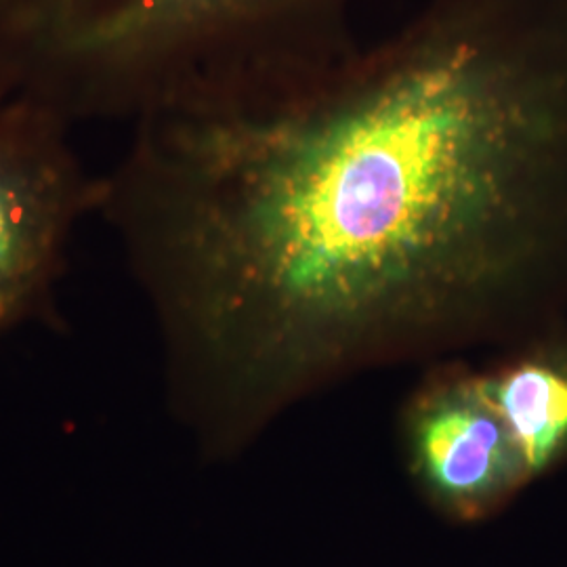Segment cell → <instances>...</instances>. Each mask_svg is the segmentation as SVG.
Listing matches in <instances>:
<instances>
[{
	"label": "cell",
	"instance_id": "6da1fadb",
	"mask_svg": "<svg viewBox=\"0 0 567 567\" xmlns=\"http://www.w3.org/2000/svg\"><path fill=\"white\" fill-rule=\"evenodd\" d=\"M435 0L395 41L145 114L103 177L208 463L370 372L526 341L567 297V28Z\"/></svg>",
	"mask_w": 567,
	"mask_h": 567
},
{
	"label": "cell",
	"instance_id": "7a4b0ae2",
	"mask_svg": "<svg viewBox=\"0 0 567 567\" xmlns=\"http://www.w3.org/2000/svg\"><path fill=\"white\" fill-rule=\"evenodd\" d=\"M328 0H0V100L72 126L137 121L341 44Z\"/></svg>",
	"mask_w": 567,
	"mask_h": 567
},
{
	"label": "cell",
	"instance_id": "3957f363",
	"mask_svg": "<svg viewBox=\"0 0 567 567\" xmlns=\"http://www.w3.org/2000/svg\"><path fill=\"white\" fill-rule=\"evenodd\" d=\"M70 131L47 110L0 100V341L53 322L72 240L102 208L103 177L84 166Z\"/></svg>",
	"mask_w": 567,
	"mask_h": 567
},
{
	"label": "cell",
	"instance_id": "277c9868",
	"mask_svg": "<svg viewBox=\"0 0 567 567\" xmlns=\"http://www.w3.org/2000/svg\"><path fill=\"white\" fill-rule=\"evenodd\" d=\"M398 447L419 498L452 526L484 524L529 484L482 368L465 358L426 365L400 408Z\"/></svg>",
	"mask_w": 567,
	"mask_h": 567
},
{
	"label": "cell",
	"instance_id": "5b68a950",
	"mask_svg": "<svg viewBox=\"0 0 567 567\" xmlns=\"http://www.w3.org/2000/svg\"><path fill=\"white\" fill-rule=\"evenodd\" d=\"M527 480L567 456V339L536 337L482 368Z\"/></svg>",
	"mask_w": 567,
	"mask_h": 567
}]
</instances>
